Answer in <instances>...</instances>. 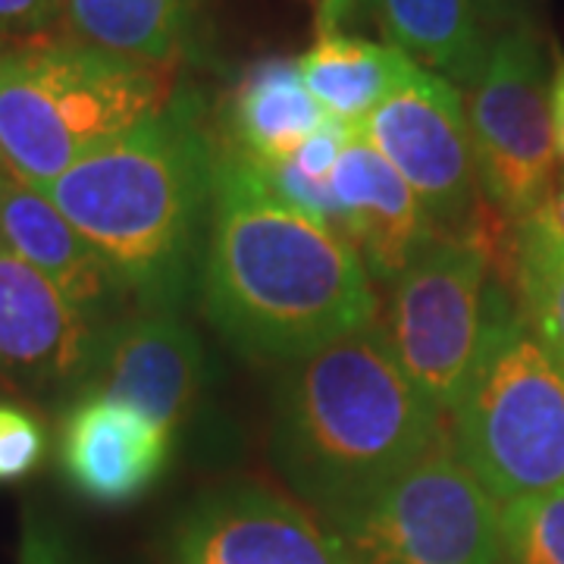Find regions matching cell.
Returning a JSON list of instances; mask_svg holds the SVG:
<instances>
[{
    "label": "cell",
    "mask_w": 564,
    "mask_h": 564,
    "mask_svg": "<svg viewBox=\"0 0 564 564\" xmlns=\"http://www.w3.org/2000/svg\"><path fill=\"white\" fill-rule=\"evenodd\" d=\"M198 292L223 339L258 361H299L377 321L361 254L220 148Z\"/></svg>",
    "instance_id": "obj_1"
},
{
    "label": "cell",
    "mask_w": 564,
    "mask_h": 564,
    "mask_svg": "<svg viewBox=\"0 0 564 564\" xmlns=\"http://www.w3.org/2000/svg\"><path fill=\"white\" fill-rule=\"evenodd\" d=\"M217 144L192 88L39 188L126 285L135 307L176 311L198 292Z\"/></svg>",
    "instance_id": "obj_2"
},
{
    "label": "cell",
    "mask_w": 564,
    "mask_h": 564,
    "mask_svg": "<svg viewBox=\"0 0 564 564\" xmlns=\"http://www.w3.org/2000/svg\"><path fill=\"white\" fill-rule=\"evenodd\" d=\"M445 436V417L408 380L373 321L285 367L270 458L295 496L333 518L392 484Z\"/></svg>",
    "instance_id": "obj_3"
},
{
    "label": "cell",
    "mask_w": 564,
    "mask_h": 564,
    "mask_svg": "<svg viewBox=\"0 0 564 564\" xmlns=\"http://www.w3.org/2000/svg\"><path fill=\"white\" fill-rule=\"evenodd\" d=\"M176 73L79 41L0 47V163L44 188L132 126L161 113Z\"/></svg>",
    "instance_id": "obj_4"
},
{
    "label": "cell",
    "mask_w": 564,
    "mask_h": 564,
    "mask_svg": "<svg viewBox=\"0 0 564 564\" xmlns=\"http://www.w3.org/2000/svg\"><path fill=\"white\" fill-rule=\"evenodd\" d=\"M448 443L496 505L564 486V370L496 282Z\"/></svg>",
    "instance_id": "obj_5"
},
{
    "label": "cell",
    "mask_w": 564,
    "mask_h": 564,
    "mask_svg": "<svg viewBox=\"0 0 564 564\" xmlns=\"http://www.w3.org/2000/svg\"><path fill=\"white\" fill-rule=\"evenodd\" d=\"M323 524L351 564H502L499 505L448 436L392 484Z\"/></svg>",
    "instance_id": "obj_6"
},
{
    "label": "cell",
    "mask_w": 564,
    "mask_h": 564,
    "mask_svg": "<svg viewBox=\"0 0 564 564\" xmlns=\"http://www.w3.org/2000/svg\"><path fill=\"white\" fill-rule=\"evenodd\" d=\"M543 41L524 20L489 39L464 98L484 202L508 223L533 217L555 188V141Z\"/></svg>",
    "instance_id": "obj_7"
},
{
    "label": "cell",
    "mask_w": 564,
    "mask_h": 564,
    "mask_svg": "<svg viewBox=\"0 0 564 564\" xmlns=\"http://www.w3.org/2000/svg\"><path fill=\"white\" fill-rule=\"evenodd\" d=\"M492 261L464 236H440L389 282L386 343L408 380L448 421L484 339Z\"/></svg>",
    "instance_id": "obj_8"
},
{
    "label": "cell",
    "mask_w": 564,
    "mask_h": 564,
    "mask_svg": "<svg viewBox=\"0 0 564 564\" xmlns=\"http://www.w3.org/2000/svg\"><path fill=\"white\" fill-rule=\"evenodd\" d=\"M361 135L399 170L443 236H467L486 202L458 85L414 66L364 120Z\"/></svg>",
    "instance_id": "obj_9"
},
{
    "label": "cell",
    "mask_w": 564,
    "mask_h": 564,
    "mask_svg": "<svg viewBox=\"0 0 564 564\" xmlns=\"http://www.w3.org/2000/svg\"><path fill=\"white\" fill-rule=\"evenodd\" d=\"M204 380L202 339L176 311L129 307L98 326L76 395L135 404L176 433L198 414Z\"/></svg>",
    "instance_id": "obj_10"
},
{
    "label": "cell",
    "mask_w": 564,
    "mask_h": 564,
    "mask_svg": "<svg viewBox=\"0 0 564 564\" xmlns=\"http://www.w3.org/2000/svg\"><path fill=\"white\" fill-rule=\"evenodd\" d=\"M176 564H351L336 533L263 486H226L192 505L173 533Z\"/></svg>",
    "instance_id": "obj_11"
},
{
    "label": "cell",
    "mask_w": 564,
    "mask_h": 564,
    "mask_svg": "<svg viewBox=\"0 0 564 564\" xmlns=\"http://www.w3.org/2000/svg\"><path fill=\"white\" fill-rule=\"evenodd\" d=\"M98 326L0 245V377L25 395H76Z\"/></svg>",
    "instance_id": "obj_12"
},
{
    "label": "cell",
    "mask_w": 564,
    "mask_h": 564,
    "mask_svg": "<svg viewBox=\"0 0 564 564\" xmlns=\"http://www.w3.org/2000/svg\"><path fill=\"white\" fill-rule=\"evenodd\" d=\"M173 455V430L107 395H76L61 426V467L95 505H129L158 484Z\"/></svg>",
    "instance_id": "obj_13"
},
{
    "label": "cell",
    "mask_w": 564,
    "mask_h": 564,
    "mask_svg": "<svg viewBox=\"0 0 564 564\" xmlns=\"http://www.w3.org/2000/svg\"><path fill=\"white\" fill-rule=\"evenodd\" d=\"M329 188L343 210L345 239L373 280L392 282L443 236L411 185L364 139L361 129L343 148L329 173Z\"/></svg>",
    "instance_id": "obj_14"
},
{
    "label": "cell",
    "mask_w": 564,
    "mask_h": 564,
    "mask_svg": "<svg viewBox=\"0 0 564 564\" xmlns=\"http://www.w3.org/2000/svg\"><path fill=\"white\" fill-rule=\"evenodd\" d=\"M0 245L57 285L85 321L104 326L135 307L101 251L25 182L0 180Z\"/></svg>",
    "instance_id": "obj_15"
},
{
    "label": "cell",
    "mask_w": 564,
    "mask_h": 564,
    "mask_svg": "<svg viewBox=\"0 0 564 564\" xmlns=\"http://www.w3.org/2000/svg\"><path fill=\"white\" fill-rule=\"evenodd\" d=\"M329 117L307 91L299 61L267 57L251 63L223 101V144L258 170L285 163Z\"/></svg>",
    "instance_id": "obj_16"
},
{
    "label": "cell",
    "mask_w": 564,
    "mask_h": 564,
    "mask_svg": "<svg viewBox=\"0 0 564 564\" xmlns=\"http://www.w3.org/2000/svg\"><path fill=\"white\" fill-rule=\"evenodd\" d=\"M69 41L161 69L204 57L207 0H61Z\"/></svg>",
    "instance_id": "obj_17"
},
{
    "label": "cell",
    "mask_w": 564,
    "mask_h": 564,
    "mask_svg": "<svg viewBox=\"0 0 564 564\" xmlns=\"http://www.w3.org/2000/svg\"><path fill=\"white\" fill-rule=\"evenodd\" d=\"M414 66L395 44L348 35L345 29H317L314 44L299 57V73L314 101L348 129H361Z\"/></svg>",
    "instance_id": "obj_18"
},
{
    "label": "cell",
    "mask_w": 564,
    "mask_h": 564,
    "mask_svg": "<svg viewBox=\"0 0 564 564\" xmlns=\"http://www.w3.org/2000/svg\"><path fill=\"white\" fill-rule=\"evenodd\" d=\"M377 17L389 44L423 69L462 91L480 76L489 35L484 32L477 0H377Z\"/></svg>",
    "instance_id": "obj_19"
},
{
    "label": "cell",
    "mask_w": 564,
    "mask_h": 564,
    "mask_svg": "<svg viewBox=\"0 0 564 564\" xmlns=\"http://www.w3.org/2000/svg\"><path fill=\"white\" fill-rule=\"evenodd\" d=\"M508 276L530 333L564 370V239L540 214L514 223Z\"/></svg>",
    "instance_id": "obj_20"
},
{
    "label": "cell",
    "mask_w": 564,
    "mask_h": 564,
    "mask_svg": "<svg viewBox=\"0 0 564 564\" xmlns=\"http://www.w3.org/2000/svg\"><path fill=\"white\" fill-rule=\"evenodd\" d=\"M502 564H564V486L499 505Z\"/></svg>",
    "instance_id": "obj_21"
},
{
    "label": "cell",
    "mask_w": 564,
    "mask_h": 564,
    "mask_svg": "<svg viewBox=\"0 0 564 564\" xmlns=\"http://www.w3.org/2000/svg\"><path fill=\"white\" fill-rule=\"evenodd\" d=\"M47 452V436L35 414L0 404V484L29 477Z\"/></svg>",
    "instance_id": "obj_22"
},
{
    "label": "cell",
    "mask_w": 564,
    "mask_h": 564,
    "mask_svg": "<svg viewBox=\"0 0 564 564\" xmlns=\"http://www.w3.org/2000/svg\"><path fill=\"white\" fill-rule=\"evenodd\" d=\"M61 25V0H0V47L47 39Z\"/></svg>",
    "instance_id": "obj_23"
},
{
    "label": "cell",
    "mask_w": 564,
    "mask_h": 564,
    "mask_svg": "<svg viewBox=\"0 0 564 564\" xmlns=\"http://www.w3.org/2000/svg\"><path fill=\"white\" fill-rule=\"evenodd\" d=\"M20 564H82L79 555L69 549V543L61 536V530L47 524L44 518L29 514L22 527Z\"/></svg>",
    "instance_id": "obj_24"
},
{
    "label": "cell",
    "mask_w": 564,
    "mask_h": 564,
    "mask_svg": "<svg viewBox=\"0 0 564 564\" xmlns=\"http://www.w3.org/2000/svg\"><path fill=\"white\" fill-rule=\"evenodd\" d=\"M549 104H552L555 154L564 161V54H555V66H552V76H549Z\"/></svg>",
    "instance_id": "obj_25"
},
{
    "label": "cell",
    "mask_w": 564,
    "mask_h": 564,
    "mask_svg": "<svg viewBox=\"0 0 564 564\" xmlns=\"http://www.w3.org/2000/svg\"><path fill=\"white\" fill-rule=\"evenodd\" d=\"M536 214H540V217H543V220L564 239V180L555 182L552 195L545 198V204L536 210Z\"/></svg>",
    "instance_id": "obj_26"
},
{
    "label": "cell",
    "mask_w": 564,
    "mask_h": 564,
    "mask_svg": "<svg viewBox=\"0 0 564 564\" xmlns=\"http://www.w3.org/2000/svg\"><path fill=\"white\" fill-rule=\"evenodd\" d=\"M477 7L489 13V17H508V13H514L518 7H521V0H477Z\"/></svg>",
    "instance_id": "obj_27"
},
{
    "label": "cell",
    "mask_w": 564,
    "mask_h": 564,
    "mask_svg": "<svg viewBox=\"0 0 564 564\" xmlns=\"http://www.w3.org/2000/svg\"><path fill=\"white\" fill-rule=\"evenodd\" d=\"M7 395H13V389H10V383L0 377V399H7Z\"/></svg>",
    "instance_id": "obj_28"
},
{
    "label": "cell",
    "mask_w": 564,
    "mask_h": 564,
    "mask_svg": "<svg viewBox=\"0 0 564 564\" xmlns=\"http://www.w3.org/2000/svg\"><path fill=\"white\" fill-rule=\"evenodd\" d=\"M3 173H7V170H3V163H0V180H3Z\"/></svg>",
    "instance_id": "obj_29"
}]
</instances>
